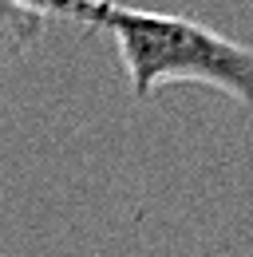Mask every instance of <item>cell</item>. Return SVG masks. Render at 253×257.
Listing matches in <instances>:
<instances>
[{
	"instance_id": "cell-2",
	"label": "cell",
	"mask_w": 253,
	"mask_h": 257,
	"mask_svg": "<svg viewBox=\"0 0 253 257\" xmlns=\"http://www.w3.org/2000/svg\"><path fill=\"white\" fill-rule=\"evenodd\" d=\"M40 36H44V16L24 12L16 4H0V71L24 60Z\"/></svg>"
},
{
	"instance_id": "cell-1",
	"label": "cell",
	"mask_w": 253,
	"mask_h": 257,
	"mask_svg": "<svg viewBox=\"0 0 253 257\" xmlns=\"http://www.w3.org/2000/svg\"><path fill=\"white\" fill-rule=\"evenodd\" d=\"M87 28H103L115 40L139 103L166 83H206L233 95L241 107H253V48L198 20L95 0Z\"/></svg>"
},
{
	"instance_id": "cell-3",
	"label": "cell",
	"mask_w": 253,
	"mask_h": 257,
	"mask_svg": "<svg viewBox=\"0 0 253 257\" xmlns=\"http://www.w3.org/2000/svg\"><path fill=\"white\" fill-rule=\"evenodd\" d=\"M0 4H16L24 12L36 16H63V20H75V24H87L91 20V4L95 0H0Z\"/></svg>"
}]
</instances>
